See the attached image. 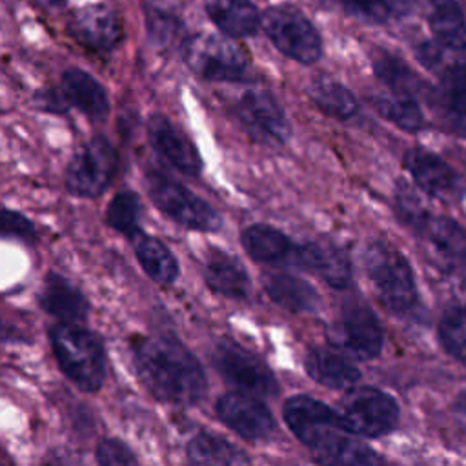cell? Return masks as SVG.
Wrapping results in <instances>:
<instances>
[{"label": "cell", "instance_id": "cell-1", "mask_svg": "<svg viewBox=\"0 0 466 466\" xmlns=\"http://www.w3.org/2000/svg\"><path fill=\"white\" fill-rule=\"evenodd\" d=\"M284 419L320 466H382L380 457L344 426L339 413L317 399H288Z\"/></svg>", "mask_w": 466, "mask_h": 466}, {"label": "cell", "instance_id": "cell-2", "mask_svg": "<svg viewBox=\"0 0 466 466\" xmlns=\"http://www.w3.org/2000/svg\"><path fill=\"white\" fill-rule=\"evenodd\" d=\"M133 357L142 382L157 399L187 406L206 393L202 366L175 339L164 335L142 337L133 342Z\"/></svg>", "mask_w": 466, "mask_h": 466}, {"label": "cell", "instance_id": "cell-3", "mask_svg": "<svg viewBox=\"0 0 466 466\" xmlns=\"http://www.w3.org/2000/svg\"><path fill=\"white\" fill-rule=\"evenodd\" d=\"M60 370L82 390L96 391L106 379V351L95 333L75 324L60 322L49 331Z\"/></svg>", "mask_w": 466, "mask_h": 466}, {"label": "cell", "instance_id": "cell-4", "mask_svg": "<svg viewBox=\"0 0 466 466\" xmlns=\"http://www.w3.org/2000/svg\"><path fill=\"white\" fill-rule=\"evenodd\" d=\"M364 268L379 300L391 311L402 313L415 302L417 289L408 260L384 242H371L364 251Z\"/></svg>", "mask_w": 466, "mask_h": 466}, {"label": "cell", "instance_id": "cell-5", "mask_svg": "<svg viewBox=\"0 0 466 466\" xmlns=\"http://www.w3.org/2000/svg\"><path fill=\"white\" fill-rule=\"evenodd\" d=\"M184 58L198 76L213 82L242 80L249 69L246 49L228 36H193L184 46Z\"/></svg>", "mask_w": 466, "mask_h": 466}, {"label": "cell", "instance_id": "cell-6", "mask_svg": "<svg viewBox=\"0 0 466 466\" xmlns=\"http://www.w3.org/2000/svg\"><path fill=\"white\" fill-rule=\"evenodd\" d=\"M337 413L351 433L373 439L390 433L399 420L393 397L371 386L351 388L342 397Z\"/></svg>", "mask_w": 466, "mask_h": 466}, {"label": "cell", "instance_id": "cell-7", "mask_svg": "<svg viewBox=\"0 0 466 466\" xmlns=\"http://www.w3.org/2000/svg\"><path fill=\"white\" fill-rule=\"evenodd\" d=\"M260 24L282 55L302 64H313L320 56V36L299 9L289 5L271 7L264 13Z\"/></svg>", "mask_w": 466, "mask_h": 466}, {"label": "cell", "instance_id": "cell-8", "mask_svg": "<svg viewBox=\"0 0 466 466\" xmlns=\"http://www.w3.org/2000/svg\"><path fill=\"white\" fill-rule=\"evenodd\" d=\"M147 193L162 213L184 228L217 231L222 226L220 215L206 200L162 175L147 177Z\"/></svg>", "mask_w": 466, "mask_h": 466}, {"label": "cell", "instance_id": "cell-9", "mask_svg": "<svg viewBox=\"0 0 466 466\" xmlns=\"http://www.w3.org/2000/svg\"><path fill=\"white\" fill-rule=\"evenodd\" d=\"M213 364L217 371L233 384L240 393L275 395L279 390L273 371L266 362L233 340H222L213 350Z\"/></svg>", "mask_w": 466, "mask_h": 466}, {"label": "cell", "instance_id": "cell-10", "mask_svg": "<svg viewBox=\"0 0 466 466\" xmlns=\"http://www.w3.org/2000/svg\"><path fill=\"white\" fill-rule=\"evenodd\" d=\"M116 151L104 137L89 140L71 160L66 184L78 197H98L106 191L116 171Z\"/></svg>", "mask_w": 466, "mask_h": 466}, {"label": "cell", "instance_id": "cell-11", "mask_svg": "<svg viewBox=\"0 0 466 466\" xmlns=\"http://www.w3.org/2000/svg\"><path fill=\"white\" fill-rule=\"evenodd\" d=\"M337 350L351 359L370 360L382 348V328L375 313L366 304H351L342 311L335 333L331 335Z\"/></svg>", "mask_w": 466, "mask_h": 466}, {"label": "cell", "instance_id": "cell-12", "mask_svg": "<svg viewBox=\"0 0 466 466\" xmlns=\"http://www.w3.org/2000/svg\"><path fill=\"white\" fill-rule=\"evenodd\" d=\"M237 115L244 127L260 142L282 144L289 127L275 98L260 89H249L237 104Z\"/></svg>", "mask_w": 466, "mask_h": 466}, {"label": "cell", "instance_id": "cell-13", "mask_svg": "<svg viewBox=\"0 0 466 466\" xmlns=\"http://www.w3.org/2000/svg\"><path fill=\"white\" fill-rule=\"evenodd\" d=\"M217 413L222 422L248 441L266 439L275 430V420L264 402L257 397L233 391L217 402Z\"/></svg>", "mask_w": 466, "mask_h": 466}, {"label": "cell", "instance_id": "cell-14", "mask_svg": "<svg viewBox=\"0 0 466 466\" xmlns=\"http://www.w3.org/2000/svg\"><path fill=\"white\" fill-rule=\"evenodd\" d=\"M147 135L155 151L184 175H198L200 155L193 142L166 116L153 115L147 120Z\"/></svg>", "mask_w": 466, "mask_h": 466}, {"label": "cell", "instance_id": "cell-15", "mask_svg": "<svg viewBox=\"0 0 466 466\" xmlns=\"http://www.w3.org/2000/svg\"><path fill=\"white\" fill-rule=\"evenodd\" d=\"M293 264L313 271L333 288H346L351 280V268L346 255L329 242L295 246Z\"/></svg>", "mask_w": 466, "mask_h": 466}, {"label": "cell", "instance_id": "cell-16", "mask_svg": "<svg viewBox=\"0 0 466 466\" xmlns=\"http://www.w3.org/2000/svg\"><path fill=\"white\" fill-rule=\"evenodd\" d=\"M73 31L86 46L98 51L113 49L122 36L118 18L104 4H93L78 9L73 18Z\"/></svg>", "mask_w": 466, "mask_h": 466}, {"label": "cell", "instance_id": "cell-17", "mask_svg": "<svg viewBox=\"0 0 466 466\" xmlns=\"http://www.w3.org/2000/svg\"><path fill=\"white\" fill-rule=\"evenodd\" d=\"M304 366L313 380L333 390L351 388L360 377L351 357L333 348L311 350L306 357Z\"/></svg>", "mask_w": 466, "mask_h": 466}, {"label": "cell", "instance_id": "cell-18", "mask_svg": "<svg viewBox=\"0 0 466 466\" xmlns=\"http://www.w3.org/2000/svg\"><path fill=\"white\" fill-rule=\"evenodd\" d=\"M404 166L413 177L415 184L428 195L444 197L457 182L453 169L435 153L426 149H410L404 155Z\"/></svg>", "mask_w": 466, "mask_h": 466}, {"label": "cell", "instance_id": "cell-19", "mask_svg": "<svg viewBox=\"0 0 466 466\" xmlns=\"http://www.w3.org/2000/svg\"><path fill=\"white\" fill-rule=\"evenodd\" d=\"M204 279L215 293L228 299L240 300L251 291V282L244 266L233 255L224 251L209 253L204 266Z\"/></svg>", "mask_w": 466, "mask_h": 466}, {"label": "cell", "instance_id": "cell-20", "mask_svg": "<svg viewBox=\"0 0 466 466\" xmlns=\"http://www.w3.org/2000/svg\"><path fill=\"white\" fill-rule=\"evenodd\" d=\"M40 306L53 317L64 322L84 320L89 304L87 299L64 277L49 273L46 277L42 293H40Z\"/></svg>", "mask_w": 466, "mask_h": 466}, {"label": "cell", "instance_id": "cell-21", "mask_svg": "<svg viewBox=\"0 0 466 466\" xmlns=\"http://www.w3.org/2000/svg\"><path fill=\"white\" fill-rule=\"evenodd\" d=\"M208 16L229 38L251 36L260 25L257 7L249 0H204Z\"/></svg>", "mask_w": 466, "mask_h": 466}, {"label": "cell", "instance_id": "cell-22", "mask_svg": "<svg viewBox=\"0 0 466 466\" xmlns=\"http://www.w3.org/2000/svg\"><path fill=\"white\" fill-rule=\"evenodd\" d=\"M62 95L89 118L100 120L109 111L104 87L82 69H69L62 75Z\"/></svg>", "mask_w": 466, "mask_h": 466}, {"label": "cell", "instance_id": "cell-23", "mask_svg": "<svg viewBox=\"0 0 466 466\" xmlns=\"http://www.w3.org/2000/svg\"><path fill=\"white\" fill-rule=\"evenodd\" d=\"M433 71L444 80L450 113L459 124H466V49L442 47Z\"/></svg>", "mask_w": 466, "mask_h": 466}, {"label": "cell", "instance_id": "cell-24", "mask_svg": "<svg viewBox=\"0 0 466 466\" xmlns=\"http://www.w3.org/2000/svg\"><path fill=\"white\" fill-rule=\"evenodd\" d=\"M242 246L251 258L268 264L291 262L295 257V246L279 229L264 224L249 226L242 231Z\"/></svg>", "mask_w": 466, "mask_h": 466}, {"label": "cell", "instance_id": "cell-25", "mask_svg": "<svg viewBox=\"0 0 466 466\" xmlns=\"http://www.w3.org/2000/svg\"><path fill=\"white\" fill-rule=\"evenodd\" d=\"M131 246L142 266V269L158 284H171L178 275V264L173 253L155 237L144 231H135L131 237Z\"/></svg>", "mask_w": 466, "mask_h": 466}, {"label": "cell", "instance_id": "cell-26", "mask_svg": "<svg viewBox=\"0 0 466 466\" xmlns=\"http://www.w3.org/2000/svg\"><path fill=\"white\" fill-rule=\"evenodd\" d=\"M268 295L282 308L291 311H313L320 299L313 286L288 273H269L262 279Z\"/></svg>", "mask_w": 466, "mask_h": 466}, {"label": "cell", "instance_id": "cell-27", "mask_svg": "<svg viewBox=\"0 0 466 466\" xmlns=\"http://www.w3.org/2000/svg\"><path fill=\"white\" fill-rule=\"evenodd\" d=\"M430 29L442 47L451 51L466 49V20L455 0L433 2Z\"/></svg>", "mask_w": 466, "mask_h": 466}, {"label": "cell", "instance_id": "cell-28", "mask_svg": "<svg viewBox=\"0 0 466 466\" xmlns=\"http://www.w3.org/2000/svg\"><path fill=\"white\" fill-rule=\"evenodd\" d=\"M426 231L446 264L461 268L466 262V229L461 224L448 217H433L426 222Z\"/></svg>", "mask_w": 466, "mask_h": 466}, {"label": "cell", "instance_id": "cell-29", "mask_svg": "<svg viewBox=\"0 0 466 466\" xmlns=\"http://www.w3.org/2000/svg\"><path fill=\"white\" fill-rule=\"evenodd\" d=\"M313 104L326 115L346 120L357 113V100L350 89L331 78H317L309 87Z\"/></svg>", "mask_w": 466, "mask_h": 466}, {"label": "cell", "instance_id": "cell-30", "mask_svg": "<svg viewBox=\"0 0 466 466\" xmlns=\"http://www.w3.org/2000/svg\"><path fill=\"white\" fill-rule=\"evenodd\" d=\"M237 451L215 433H198L187 442V459L191 466H233Z\"/></svg>", "mask_w": 466, "mask_h": 466}, {"label": "cell", "instance_id": "cell-31", "mask_svg": "<svg viewBox=\"0 0 466 466\" xmlns=\"http://www.w3.org/2000/svg\"><path fill=\"white\" fill-rule=\"evenodd\" d=\"M373 69H375L377 76H380L382 82L397 96L413 98V95L419 89L417 75H413L411 69L402 60H399L397 56H393L390 53H379L373 58Z\"/></svg>", "mask_w": 466, "mask_h": 466}, {"label": "cell", "instance_id": "cell-32", "mask_svg": "<svg viewBox=\"0 0 466 466\" xmlns=\"http://www.w3.org/2000/svg\"><path fill=\"white\" fill-rule=\"evenodd\" d=\"M439 339L442 348L457 360L466 362V308L451 306L439 322Z\"/></svg>", "mask_w": 466, "mask_h": 466}, {"label": "cell", "instance_id": "cell-33", "mask_svg": "<svg viewBox=\"0 0 466 466\" xmlns=\"http://www.w3.org/2000/svg\"><path fill=\"white\" fill-rule=\"evenodd\" d=\"M375 109L391 124L404 131H417L422 126V113L417 102L410 96H393V98H377Z\"/></svg>", "mask_w": 466, "mask_h": 466}, {"label": "cell", "instance_id": "cell-34", "mask_svg": "<svg viewBox=\"0 0 466 466\" xmlns=\"http://www.w3.org/2000/svg\"><path fill=\"white\" fill-rule=\"evenodd\" d=\"M138 215H140V202L138 197L131 191H122L107 206L106 220L107 224L131 237L135 231H138Z\"/></svg>", "mask_w": 466, "mask_h": 466}, {"label": "cell", "instance_id": "cell-35", "mask_svg": "<svg viewBox=\"0 0 466 466\" xmlns=\"http://www.w3.org/2000/svg\"><path fill=\"white\" fill-rule=\"evenodd\" d=\"M339 2L348 13L366 22L382 24L390 16H393L390 0H339Z\"/></svg>", "mask_w": 466, "mask_h": 466}, {"label": "cell", "instance_id": "cell-36", "mask_svg": "<svg viewBox=\"0 0 466 466\" xmlns=\"http://www.w3.org/2000/svg\"><path fill=\"white\" fill-rule=\"evenodd\" d=\"M98 466H138L135 453L118 439H104L96 446Z\"/></svg>", "mask_w": 466, "mask_h": 466}, {"label": "cell", "instance_id": "cell-37", "mask_svg": "<svg viewBox=\"0 0 466 466\" xmlns=\"http://www.w3.org/2000/svg\"><path fill=\"white\" fill-rule=\"evenodd\" d=\"M397 208H399V215L404 222L417 226V228H426V222L430 218H428V213L422 208L420 200L417 198V195H413L408 189H402L397 195Z\"/></svg>", "mask_w": 466, "mask_h": 466}, {"label": "cell", "instance_id": "cell-38", "mask_svg": "<svg viewBox=\"0 0 466 466\" xmlns=\"http://www.w3.org/2000/svg\"><path fill=\"white\" fill-rule=\"evenodd\" d=\"M0 233L20 237V238H33L35 226L22 213L2 208L0 209Z\"/></svg>", "mask_w": 466, "mask_h": 466}, {"label": "cell", "instance_id": "cell-39", "mask_svg": "<svg viewBox=\"0 0 466 466\" xmlns=\"http://www.w3.org/2000/svg\"><path fill=\"white\" fill-rule=\"evenodd\" d=\"M40 98V106L46 111H55V113H62L66 111V96L55 91H44L38 95Z\"/></svg>", "mask_w": 466, "mask_h": 466}, {"label": "cell", "instance_id": "cell-40", "mask_svg": "<svg viewBox=\"0 0 466 466\" xmlns=\"http://www.w3.org/2000/svg\"><path fill=\"white\" fill-rule=\"evenodd\" d=\"M33 2L44 9H60L66 4V0H33Z\"/></svg>", "mask_w": 466, "mask_h": 466}, {"label": "cell", "instance_id": "cell-41", "mask_svg": "<svg viewBox=\"0 0 466 466\" xmlns=\"http://www.w3.org/2000/svg\"><path fill=\"white\" fill-rule=\"evenodd\" d=\"M457 411H459V415L466 420V391H462V393L459 395V399H457Z\"/></svg>", "mask_w": 466, "mask_h": 466}, {"label": "cell", "instance_id": "cell-42", "mask_svg": "<svg viewBox=\"0 0 466 466\" xmlns=\"http://www.w3.org/2000/svg\"><path fill=\"white\" fill-rule=\"evenodd\" d=\"M461 279H462V286L466 288V262L461 266Z\"/></svg>", "mask_w": 466, "mask_h": 466}, {"label": "cell", "instance_id": "cell-43", "mask_svg": "<svg viewBox=\"0 0 466 466\" xmlns=\"http://www.w3.org/2000/svg\"><path fill=\"white\" fill-rule=\"evenodd\" d=\"M0 466H2V464H0Z\"/></svg>", "mask_w": 466, "mask_h": 466}]
</instances>
